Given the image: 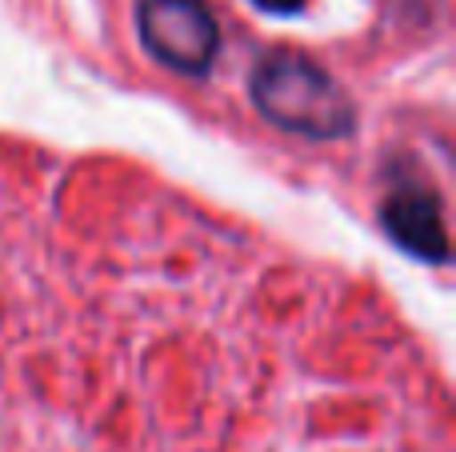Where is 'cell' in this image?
I'll list each match as a JSON object with an SVG mask.
<instances>
[{"instance_id":"obj_1","label":"cell","mask_w":456,"mask_h":452,"mask_svg":"<svg viewBox=\"0 0 456 452\" xmlns=\"http://www.w3.org/2000/svg\"><path fill=\"white\" fill-rule=\"evenodd\" d=\"M252 4L268 8V12H292V8H297L300 0H252Z\"/></svg>"}]
</instances>
